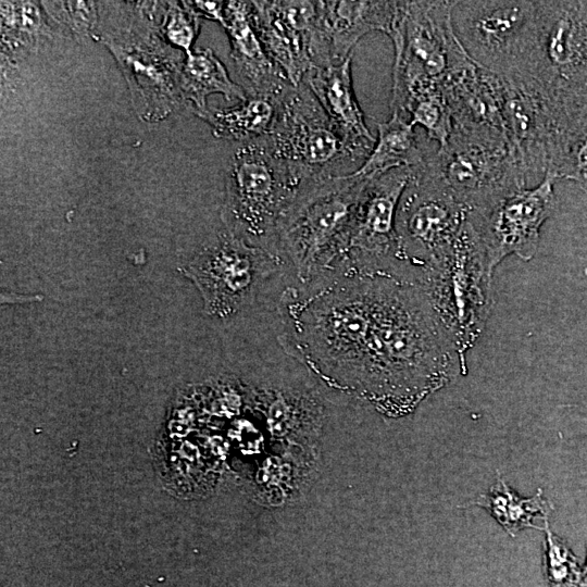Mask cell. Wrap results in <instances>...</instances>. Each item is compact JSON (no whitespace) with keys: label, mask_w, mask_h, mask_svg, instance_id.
I'll return each mask as SVG.
<instances>
[{"label":"cell","mask_w":587,"mask_h":587,"mask_svg":"<svg viewBox=\"0 0 587 587\" xmlns=\"http://www.w3.org/2000/svg\"><path fill=\"white\" fill-rule=\"evenodd\" d=\"M466 371L425 291L378 276L365 357L355 395L389 415L411 412Z\"/></svg>","instance_id":"1"},{"label":"cell","mask_w":587,"mask_h":587,"mask_svg":"<svg viewBox=\"0 0 587 587\" xmlns=\"http://www.w3.org/2000/svg\"><path fill=\"white\" fill-rule=\"evenodd\" d=\"M377 277L336 273L319 280L323 285L313 295L286 307L287 342L326 383L353 394L365 357Z\"/></svg>","instance_id":"2"},{"label":"cell","mask_w":587,"mask_h":587,"mask_svg":"<svg viewBox=\"0 0 587 587\" xmlns=\"http://www.w3.org/2000/svg\"><path fill=\"white\" fill-rule=\"evenodd\" d=\"M163 1L100 2L92 37L118 64L138 118L158 123L187 105L180 89L185 58L160 30Z\"/></svg>","instance_id":"3"},{"label":"cell","mask_w":587,"mask_h":587,"mask_svg":"<svg viewBox=\"0 0 587 587\" xmlns=\"http://www.w3.org/2000/svg\"><path fill=\"white\" fill-rule=\"evenodd\" d=\"M305 184L275 154L266 136L239 142L225 171L221 217L226 229L251 246L270 250Z\"/></svg>","instance_id":"4"},{"label":"cell","mask_w":587,"mask_h":587,"mask_svg":"<svg viewBox=\"0 0 587 587\" xmlns=\"http://www.w3.org/2000/svg\"><path fill=\"white\" fill-rule=\"evenodd\" d=\"M367 179L352 173L303 186L277 238L300 280L313 284L337 271Z\"/></svg>","instance_id":"5"},{"label":"cell","mask_w":587,"mask_h":587,"mask_svg":"<svg viewBox=\"0 0 587 587\" xmlns=\"http://www.w3.org/2000/svg\"><path fill=\"white\" fill-rule=\"evenodd\" d=\"M540 1H454L453 32L466 54L499 76L530 75L539 41Z\"/></svg>","instance_id":"6"},{"label":"cell","mask_w":587,"mask_h":587,"mask_svg":"<svg viewBox=\"0 0 587 587\" xmlns=\"http://www.w3.org/2000/svg\"><path fill=\"white\" fill-rule=\"evenodd\" d=\"M266 137L275 154L307 183L352 174L366 160L348 142L304 83L289 85L278 97Z\"/></svg>","instance_id":"7"},{"label":"cell","mask_w":587,"mask_h":587,"mask_svg":"<svg viewBox=\"0 0 587 587\" xmlns=\"http://www.w3.org/2000/svg\"><path fill=\"white\" fill-rule=\"evenodd\" d=\"M469 211L426 165L413 170L397 210L400 258L414 285L421 286L449 252Z\"/></svg>","instance_id":"8"},{"label":"cell","mask_w":587,"mask_h":587,"mask_svg":"<svg viewBox=\"0 0 587 587\" xmlns=\"http://www.w3.org/2000/svg\"><path fill=\"white\" fill-rule=\"evenodd\" d=\"M491 276L466 220L447 255L421 285L464 361L490 312Z\"/></svg>","instance_id":"9"},{"label":"cell","mask_w":587,"mask_h":587,"mask_svg":"<svg viewBox=\"0 0 587 587\" xmlns=\"http://www.w3.org/2000/svg\"><path fill=\"white\" fill-rule=\"evenodd\" d=\"M426 165L469 212L527 188L510 142L452 129Z\"/></svg>","instance_id":"10"},{"label":"cell","mask_w":587,"mask_h":587,"mask_svg":"<svg viewBox=\"0 0 587 587\" xmlns=\"http://www.w3.org/2000/svg\"><path fill=\"white\" fill-rule=\"evenodd\" d=\"M454 1H400L389 38L395 59L391 91L424 82L444 84L473 61L452 27Z\"/></svg>","instance_id":"11"},{"label":"cell","mask_w":587,"mask_h":587,"mask_svg":"<svg viewBox=\"0 0 587 587\" xmlns=\"http://www.w3.org/2000/svg\"><path fill=\"white\" fill-rule=\"evenodd\" d=\"M413 170L395 168L367 179L335 273L386 276L413 284L400 258L396 233L398 204Z\"/></svg>","instance_id":"12"},{"label":"cell","mask_w":587,"mask_h":587,"mask_svg":"<svg viewBox=\"0 0 587 587\" xmlns=\"http://www.w3.org/2000/svg\"><path fill=\"white\" fill-rule=\"evenodd\" d=\"M278 266L279 257L273 251L226 229L204 243L182 271L200 291L205 313L225 319L248 305Z\"/></svg>","instance_id":"13"},{"label":"cell","mask_w":587,"mask_h":587,"mask_svg":"<svg viewBox=\"0 0 587 587\" xmlns=\"http://www.w3.org/2000/svg\"><path fill=\"white\" fill-rule=\"evenodd\" d=\"M530 76L567 116L587 108V1H540L538 53Z\"/></svg>","instance_id":"14"},{"label":"cell","mask_w":587,"mask_h":587,"mask_svg":"<svg viewBox=\"0 0 587 587\" xmlns=\"http://www.w3.org/2000/svg\"><path fill=\"white\" fill-rule=\"evenodd\" d=\"M500 77L507 136L528 185L545 177L567 115L534 76Z\"/></svg>","instance_id":"15"},{"label":"cell","mask_w":587,"mask_h":587,"mask_svg":"<svg viewBox=\"0 0 587 587\" xmlns=\"http://www.w3.org/2000/svg\"><path fill=\"white\" fill-rule=\"evenodd\" d=\"M550 175L534 187L514 191L492 205L469 212L467 220L490 273L508 255L529 261L536 253L542 224L555 207Z\"/></svg>","instance_id":"16"},{"label":"cell","mask_w":587,"mask_h":587,"mask_svg":"<svg viewBox=\"0 0 587 587\" xmlns=\"http://www.w3.org/2000/svg\"><path fill=\"white\" fill-rule=\"evenodd\" d=\"M250 17L268 58L299 86L313 67L319 1H250Z\"/></svg>","instance_id":"17"},{"label":"cell","mask_w":587,"mask_h":587,"mask_svg":"<svg viewBox=\"0 0 587 587\" xmlns=\"http://www.w3.org/2000/svg\"><path fill=\"white\" fill-rule=\"evenodd\" d=\"M399 4L400 1H319L314 67L344 62L369 33L382 32L389 36Z\"/></svg>","instance_id":"18"},{"label":"cell","mask_w":587,"mask_h":587,"mask_svg":"<svg viewBox=\"0 0 587 587\" xmlns=\"http://www.w3.org/2000/svg\"><path fill=\"white\" fill-rule=\"evenodd\" d=\"M442 88L452 129L509 141L499 75L472 62L448 76Z\"/></svg>","instance_id":"19"},{"label":"cell","mask_w":587,"mask_h":587,"mask_svg":"<svg viewBox=\"0 0 587 587\" xmlns=\"http://www.w3.org/2000/svg\"><path fill=\"white\" fill-rule=\"evenodd\" d=\"M230 59L248 97L278 98L291 85L268 58L250 17V1H226Z\"/></svg>","instance_id":"20"},{"label":"cell","mask_w":587,"mask_h":587,"mask_svg":"<svg viewBox=\"0 0 587 587\" xmlns=\"http://www.w3.org/2000/svg\"><path fill=\"white\" fill-rule=\"evenodd\" d=\"M351 57L341 63L313 67L304 83L348 142L367 159L376 138L370 133L355 97Z\"/></svg>","instance_id":"21"},{"label":"cell","mask_w":587,"mask_h":587,"mask_svg":"<svg viewBox=\"0 0 587 587\" xmlns=\"http://www.w3.org/2000/svg\"><path fill=\"white\" fill-rule=\"evenodd\" d=\"M1 72L12 79L18 64L51 36L49 16L38 1H1Z\"/></svg>","instance_id":"22"},{"label":"cell","mask_w":587,"mask_h":587,"mask_svg":"<svg viewBox=\"0 0 587 587\" xmlns=\"http://www.w3.org/2000/svg\"><path fill=\"white\" fill-rule=\"evenodd\" d=\"M427 157L417 142L410 121L391 112L388 121L377 123V139L373 150L354 174L374 178L395 168H415L424 164Z\"/></svg>","instance_id":"23"},{"label":"cell","mask_w":587,"mask_h":587,"mask_svg":"<svg viewBox=\"0 0 587 587\" xmlns=\"http://www.w3.org/2000/svg\"><path fill=\"white\" fill-rule=\"evenodd\" d=\"M180 89L186 104L197 116L208 109L210 95L221 93L226 100L245 101L248 98L242 87L230 79L225 65L210 48L186 54Z\"/></svg>","instance_id":"24"},{"label":"cell","mask_w":587,"mask_h":587,"mask_svg":"<svg viewBox=\"0 0 587 587\" xmlns=\"http://www.w3.org/2000/svg\"><path fill=\"white\" fill-rule=\"evenodd\" d=\"M277 99L248 97L230 108H210L198 115L216 138L245 142L267 136L272 129Z\"/></svg>","instance_id":"25"},{"label":"cell","mask_w":587,"mask_h":587,"mask_svg":"<svg viewBox=\"0 0 587 587\" xmlns=\"http://www.w3.org/2000/svg\"><path fill=\"white\" fill-rule=\"evenodd\" d=\"M470 504L488 509L511 536L526 527L540 529L534 522L537 519L546 522L552 510V505L542 497L541 489L529 499H521L499 475L489 494L482 495Z\"/></svg>","instance_id":"26"},{"label":"cell","mask_w":587,"mask_h":587,"mask_svg":"<svg viewBox=\"0 0 587 587\" xmlns=\"http://www.w3.org/2000/svg\"><path fill=\"white\" fill-rule=\"evenodd\" d=\"M546 175L572 179L587 193V109L570 116L561 128Z\"/></svg>","instance_id":"27"},{"label":"cell","mask_w":587,"mask_h":587,"mask_svg":"<svg viewBox=\"0 0 587 587\" xmlns=\"http://www.w3.org/2000/svg\"><path fill=\"white\" fill-rule=\"evenodd\" d=\"M201 21L190 1H164L159 27L170 45L188 54L192 51Z\"/></svg>","instance_id":"28"},{"label":"cell","mask_w":587,"mask_h":587,"mask_svg":"<svg viewBox=\"0 0 587 587\" xmlns=\"http://www.w3.org/2000/svg\"><path fill=\"white\" fill-rule=\"evenodd\" d=\"M50 21L76 39L92 37L100 20V2L40 1Z\"/></svg>","instance_id":"29"},{"label":"cell","mask_w":587,"mask_h":587,"mask_svg":"<svg viewBox=\"0 0 587 587\" xmlns=\"http://www.w3.org/2000/svg\"><path fill=\"white\" fill-rule=\"evenodd\" d=\"M546 574L550 587H577L580 570L576 558L564 542L554 536L546 524Z\"/></svg>","instance_id":"30"},{"label":"cell","mask_w":587,"mask_h":587,"mask_svg":"<svg viewBox=\"0 0 587 587\" xmlns=\"http://www.w3.org/2000/svg\"><path fill=\"white\" fill-rule=\"evenodd\" d=\"M193 9L201 16V18H207L220 23L222 26L224 24V13L226 1H190Z\"/></svg>","instance_id":"31"},{"label":"cell","mask_w":587,"mask_h":587,"mask_svg":"<svg viewBox=\"0 0 587 587\" xmlns=\"http://www.w3.org/2000/svg\"><path fill=\"white\" fill-rule=\"evenodd\" d=\"M577 587H587V564L584 569V571L580 574L579 582L577 584Z\"/></svg>","instance_id":"32"},{"label":"cell","mask_w":587,"mask_h":587,"mask_svg":"<svg viewBox=\"0 0 587 587\" xmlns=\"http://www.w3.org/2000/svg\"><path fill=\"white\" fill-rule=\"evenodd\" d=\"M585 109H587V108H585Z\"/></svg>","instance_id":"33"}]
</instances>
